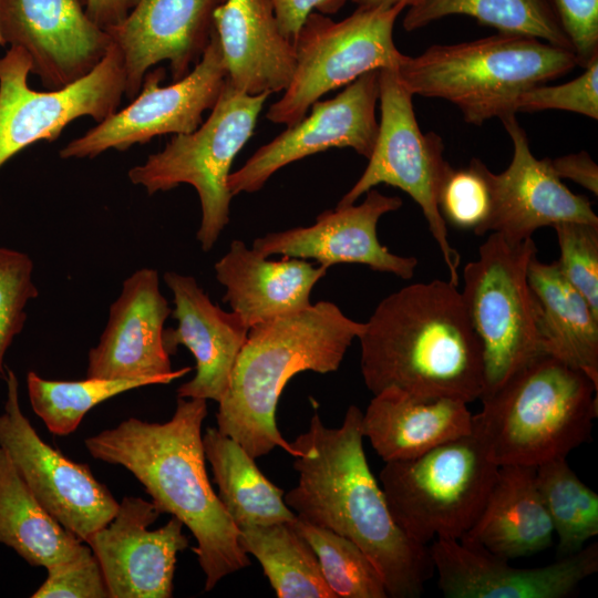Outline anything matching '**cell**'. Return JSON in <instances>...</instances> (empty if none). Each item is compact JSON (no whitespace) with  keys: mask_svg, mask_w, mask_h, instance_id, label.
<instances>
[{"mask_svg":"<svg viewBox=\"0 0 598 598\" xmlns=\"http://www.w3.org/2000/svg\"><path fill=\"white\" fill-rule=\"evenodd\" d=\"M173 293L175 329L164 330V346L174 354L179 346L195 358L196 374L177 389V398L219 402L229 384L238 354L249 328L235 311L212 302L192 276L167 271L163 276Z\"/></svg>","mask_w":598,"mask_h":598,"instance_id":"23","label":"cell"},{"mask_svg":"<svg viewBox=\"0 0 598 598\" xmlns=\"http://www.w3.org/2000/svg\"><path fill=\"white\" fill-rule=\"evenodd\" d=\"M553 228L559 246L556 262L561 274L598 315V224L564 221Z\"/></svg>","mask_w":598,"mask_h":598,"instance_id":"38","label":"cell"},{"mask_svg":"<svg viewBox=\"0 0 598 598\" xmlns=\"http://www.w3.org/2000/svg\"><path fill=\"white\" fill-rule=\"evenodd\" d=\"M412 99L395 70H379L381 120L377 142L364 172L337 206L354 204L379 184L409 194L422 209L448 269L450 281L457 286L461 256L448 240L446 221L439 207L442 185L453 167L444 157L442 137L435 132L421 131Z\"/></svg>","mask_w":598,"mask_h":598,"instance_id":"11","label":"cell"},{"mask_svg":"<svg viewBox=\"0 0 598 598\" xmlns=\"http://www.w3.org/2000/svg\"><path fill=\"white\" fill-rule=\"evenodd\" d=\"M172 309L159 289L158 272L134 271L111 305L97 344L89 351L86 378H156L164 384L192 368L173 370L164 346V324Z\"/></svg>","mask_w":598,"mask_h":598,"instance_id":"20","label":"cell"},{"mask_svg":"<svg viewBox=\"0 0 598 598\" xmlns=\"http://www.w3.org/2000/svg\"><path fill=\"white\" fill-rule=\"evenodd\" d=\"M536 254L533 238L512 244L489 233L478 248V257L463 269L461 293L483 354L484 389L480 400L544 353L537 302L527 277Z\"/></svg>","mask_w":598,"mask_h":598,"instance_id":"9","label":"cell"},{"mask_svg":"<svg viewBox=\"0 0 598 598\" xmlns=\"http://www.w3.org/2000/svg\"><path fill=\"white\" fill-rule=\"evenodd\" d=\"M578 66L598 59V0H551Z\"/></svg>","mask_w":598,"mask_h":598,"instance_id":"41","label":"cell"},{"mask_svg":"<svg viewBox=\"0 0 598 598\" xmlns=\"http://www.w3.org/2000/svg\"><path fill=\"white\" fill-rule=\"evenodd\" d=\"M0 32L49 90L89 74L113 44L87 16L86 0H0Z\"/></svg>","mask_w":598,"mask_h":598,"instance_id":"16","label":"cell"},{"mask_svg":"<svg viewBox=\"0 0 598 598\" xmlns=\"http://www.w3.org/2000/svg\"><path fill=\"white\" fill-rule=\"evenodd\" d=\"M0 45H1V47H4V45H6V43H4L3 39H2V35H1V32H0Z\"/></svg>","mask_w":598,"mask_h":598,"instance_id":"46","label":"cell"},{"mask_svg":"<svg viewBox=\"0 0 598 598\" xmlns=\"http://www.w3.org/2000/svg\"><path fill=\"white\" fill-rule=\"evenodd\" d=\"M348 0H270L279 29L292 44L307 19L312 12L322 14L337 13Z\"/></svg>","mask_w":598,"mask_h":598,"instance_id":"42","label":"cell"},{"mask_svg":"<svg viewBox=\"0 0 598 598\" xmlns=\"http://www.w3.org/2000/svg\"><path fill=\"white\" fill-rule=\"evenodd\" d=\"M38 295L32 259L25 252L0 247V378L6 352L24 327L27 305Z\"/></svg>","mask_w":598,"mask_h":598,"instance_id":"37","label":"cell"},{"mask_svg":"<svg viewBox=\"0 0 598 598\" xmlns=\"http://www.w3.org/2000/svg\"><path fill=\"white\" fill-rule=\"evenodd\" d=\"M429 550L446 598H564L598 570L597 543L535 568H516L460 539H434Z\"/></svg>","mask_w":598,"mask_h":598,"instance_id":"19","label":"cell"},{"mask_svg":"<svg viewBox=\"0 0 598 598\" xmlns=\"http://www.w3.org/2000/svg\"><path fill=\"white\" fill-rule=\"evenodd\" d=\"M206 416V400L177 398L169 421L130 417L85 439L84 445L94 458L132 473L162 514L178 518L190 530L205 591H210L250 560L206 472L202 435Z\"/></svg>","mask_w":598,"mask_h":598,"instance_id":"3","label":"cell"},{"mask_svg":"<svg viewBox=\"0 0 598 598\" xmlns=\"http://www.w3.org/2000/svg\"><path fill=\"white\" fill-rule=\"evenodd\" d=\"M486 169L478 158H473L464 168H452L439 196L444 220L458 229L473 230L477 236L491 213Z\"/></svg>","mask_w":598,"mask_h":598,"instance_id":"36","label":"cell"},{"mask_svg":"<svg viewBox=\"0 0 598 598\" xmlns=\"http://www.w3.org/2000/svg\"><path fill=\"white\" fill-rule=\"evenodd\" d=\"M47 569V578L32 598H110L101 565L84 543L72 558Z\"/></svg>","mask_w":598,"mask_h":598,"instance_id":"40","label":"cell"},{"mask_svg":"<svg viewBox=\"0 0 598 598\" xmlns=\"http://www.w3.org/2000/svg\"><path fill=\"white\" fill-rule=\"evenodd\" d=\"M468 403L417 399L395 389L374 394L362 413L361 430L385 462L417 457L473 430Z\"/></svg>","mask_w":598,"mask_h":598,"instance_id":"26","label":"cell"},{"mask_svg":"<svg viewBox=\"0 0 598 598\" xmlns=\"http://www.w3.org/2000/svg\"><path fill=\"white\" fill-rule=\"evenodd\" d=\"M527 277L537 302L543 352L581 370L598 385V315L556 261L534 256Z\"/></svg>","mask_w":598,"mask_h":598,"instance_id":"28","label":"cell"},{"mask_svg":"<svg viewBox=\"0 0 598 598\" xmlns=\"http://www.w3.org/2000/svg\"><path fill=\"white\" fill-rule=\"evenodd\" d=\"M361 374L374 395L471 403L484 389L483 354L463 297L450 280L411 283L374 309L361 334Z\"/></svg>","mask_w":598,"mask_h":598,"instance_id":"2","label":"cell"},{"mask_svg":"<svg viewBox=\"0 0 598 598\" xmlns=\"http://www.w3.org/2000/svg\"><path fill=\"white\" fill-rule=\"evenodd\" d=\"M140 0H86V13L103 30L122 22Z\"/></svg>","mask_w":598,"mask_h":598,"instance_id":"44","label":"cell"},{"mask_svg":"<svg viewBox=\"0 0 598 598\" xmlns=\"http://www.w3.org/2000/svg\"><path fill=\"white\" fill-rule=\"evenodd\" d=\"M378 101L379 70H374L346 85L334 97L315 102L309 115L287 126L229 174L230 194L256 193L278 169L329 148L349 147L369 158L379 132Z\"/></svg>","mask_w":598,"mask_h":598,"instance_id":"15","label":"cell"},{"mask_svg":"<svg viewBox=\"0 0 598 598\" xmlns=\"http://www.w3.org/2000/svg\"><path fill=\"white\" fill-rule=\"evenodd\" d=\"M292 524L315 551L336 598L389 597L379 571L357 544L298 517Z\"/></svg>","mask_w":598,"mask_h":598,"instance_id":"35","label":"cell"},{"mask_svg":"<svg viewBox=\"0 0 598 598\" xmlns=\"http://www.w3.org/2000/svg\"><path fill=\"white\" fill-rule=\"evenodd\" d=\"M454 14L472 17L498 33L536 38L573 52L551 0H421L408 8L403 28L414 31Z\"/></svg>","mask_w":598,"mask_h":598,"instance_id":"32","label":"cell"},{"mask_svg":"<svg viewBox=\"0 0 598 598\" xmlns=\"http://www.w3.org/2000/svg\"><path fill=\"white\" fill-rule=\"evenodd\" d=\"M513 143V157L499 174L488 168L491 213L480 236L497 233L512 244L523 243L543 227L564 221L598 224L591 203L574 194L555 174L550 158L537 159L515 113L499 118Z\"/></svg>","mask_w":598,"mask_h":598,"instance_id":"18","label":"cell"},{"mask_svg":"<svg viewBox=\"0 0 598 598\" xmlns=\"http://www.w3.org/2000/svg\"><path fill=\"white\" fill-rule=\"evenodd\" d=\"M29 73L31 62L22 49L10 47L0 58V168L33 143L55 141L79 117L104 121L125 92L124 63L114 43L89 74L61 89L35 91Z\"/></svg>","mask_w":598,"mask_h":598,"instance_id":"12","label":"cell"},{"mask_svg":"<svg viewBox=\"0 0 598 598\" xmlns=\"http://www.w3.org/2000/svg\"><path fill=\"white\" fill-rule=\"evenodd\" d=\"M225 0H140L127 17L106 30L122 54L125 92L133 100L144 75L168 61L173 82L202 59L215 29L214 13Z\"/></svg>","mask_w":598,"mask_h":598,"instance_id":"22","label":"cell"},{"mask_svg":"<svg viewBox=\"0 0 598 598\" xmlns=\"http://www.w3.org/2000/svg\"><path fill=\"white\" fill-rule=\"evenodd\" d=\"M555 174L560 178H568L587 190L598 194V166L585 151L550 158Z\"/></svg>","mask_w":598,"mask_h":598,"instance_id":"43","label":"cell"},{"mask_svg":"<svg viewBox=\"0 0 598 598\" xmlns=\"http://www.w3.org/2000/svg\"><path fill=\"white\" fill-rule=\"evenodd\" d=\"M162 513L151 501L125 496L114 517L85 542L97 558L110 598H169L177 554L188 547L176 517L148 527Z\"/></svg>","mask_w":598,"mask_h":598,"instance_id":"17","label":"cell"},{"mask_svg":"<svg viewBox=\"0 0 598 598\" xmlns=\"http://www.w3.org/2000/svg\"><path fill=\"white\" fill-rule=\"evenodd\" d=\"M327 269L288 256L269 260L238 239L215 264L216 278L226 288L223 301L249 329L309 308L311 290Z\"/></svg>","mask_w":598,"mask_h":598,"instance_id":"25","label":"cell"},{"mask_svg":"<svg viewBox=\"0 0 598 598\" xmlns=\"http://www.w3.org/2000/svg\"><path fill=\"white\" fill-rule=\"evenodd\" d=\"M405 8V2L391 7H358L341 21L312 11L293 43L292 79L282 96L269 106L267 118L291 126L326 93L370 71H396L405 54L394 44L393 28Z\"/></svg>","mask_w":598,"mask_h":598,"instance_id":"10","label":"cell"},{"mask_svg":"<svg viewBox=\"0 0 598 598\" xmlns=\"http://www.w3.org/2000/svg\"><path fill=\"white\" fill-rule=\"evenodd\" d=\"M597 390L585 372L543 353L482 399L473 431L498 466L567 458L590 440Z\"/></svg>","mask_w":598,"mask_h":598,"instance_id":"5","label":"cell"},{"mask_svg":"<svg viewBox=\"0 0 598 598\" xmlns=\"http://www.w3.org/2000/svg\"><path fill=\"white\" fill-rule=\"evenodd\" d=\"M536 481L559 554L578 553L598 534V494L576 475L566 457L538 465Z\"/></svg>","mask_w":598,"mask_h":598,"instance_id":"33","label":"cell"},{"mask_svg":"<svg viewBox=\"0 0 598 598\" xmlns=\"http://www.w3.org/2000/svg\"><path fill=\"white\" fill-rule=\"evenodd\" d=\"M362 203L337 206L317 216L308 227H295L256 238L252 249L264 257L282 255L315 259L329 268L339 264H360L379 272L411 279L417 259L399 256L383 246L377 235L379 219L402 206L398 196H386L371 188Z\"/></svg>","mask_w":598,"mask_h":598,"instance_id":"21","label":"cell"},{"mask_svg":"<svg viewBox=\"0 0 598 598\" xmlns=\"http://www.w3.org/2000/svg\"><path fill=\"white\" fill-rule=\"evenodd\" d=\"M0 543L44 568L72 558L84 544L38 501L1 447Z\"/></svg>","mask_w":598,"mask_h":598,"instance_id":"30","label":"cell"},{"mask_svg":"<svg viewBox=\"0 0 598 598\" xmlns=\"http://www.w3.org/2000/svg\"><path fill=\"white\" fill-rule=\"evenodd\" d=\"M514 113L560 110L598 118V59L585 68L578 78L564 84L547 83L520 93L514 102Z\"/></svg>","mask_w":598,"mask_h":598,"instance_id":"39","label":"cell"},{"mask_svg":"<svg viewBox=\"0 0 598 598\" xmlns=\"http://www.w3.org/2000/svg\"><path fill=\"white\" fill-rule=\"evenodd\" d=\"M358 7H391L399 2H405L406 7H412L419 3L421 0H351Z\"/></svg>","mask_w":598,"mask_h":598,"instance_id":"45","label":"cell"},{"mask_svg":"<svg viewBox=\"0 0 598 598\" xmlns=\"http://www.w3.org/2000/svg\"><path fill=\"white\" fill-rule=\"evenodd\" d=\"M576 66L569 50L536 38L497 33L434 44L416 56L405 55L396 73L413 96L445 100L461 111L466 123L482 125L514 113L520 93Z\"/></svg>","mask_w":598,"mask_h":598,"instance_id":"6","label":"cell"},{"mask_svg":"<svg viewBox=\"0 0 598 598\" xmlns=\"http://www.w3.org/2000/svg\"><path fill=\"white\" fill-rule=\"evenodd\" d=\"M363 328L364 322L348 318L330 301L251 327L218 402L217 429L254 458L275 447L295 456L276 422L286 384L303 371H337Z\"/></svg>","mask_w":598,"mask_h":598,"instance_id":"4","label":"cell"},{"mask_svg":"<svg viewBox=\"0 0 598 598\" xmlns=\"http://www.w3.org/2000/svg\"><path fill=\"white\" fill-rule=\"evenodd\" d=\"M292 522L239 528L240 546L259 561L278 598H336Z\"/></svg>","mask_w":598,"mask_h":598,"instance_id":"31","label":"cell"},{"mask_svg":"<svg viewBox=\"0 0 598 598\" xmlns=\"http://www.w3.org/2000/svg\"><path fill=\"white\" fill-rule=\"evenodd\" d=\"M227 81L249 95L283 92L295 68L270 0H225L214 13Z\"/></svg>","mask_w":598,"mask_h":598,"instance_id":"24","label":"cell"},{"mask_svg":"<svg viewBox=\"0 0 598 598\" xmlns=\"http://www.w3.org/2000/svg\"><path fill=\"white\" fill-rule=\"evenodd\" d=\"M270 93L249 95L227 80L210 114L194 132L174 135L166 146L128 171L132 184L152 195L181 184L199 197L202 219L196 238L210 250L229 223L228 176L234 158L254 133Z\"/></svg>","mask_w":598,"mask_h":598,"instance_id":"8","label":"cell"},{"mask_svg":"<svg viewBox=\"0 0 598 598\" xmlns=\"http://www.w3.org/2000/svg\"><path fill=\"white\" fill-rule=\"evenodd\" d=\"M4 379L7 399L0 414V447L38 501L85 543L114 517L118 503L86 464L73 462L39 436L21 410L16 373L8 369Z\"/></svg>","mask_w":598,"mask_h":598,"instance_id":"14","label":"cell"},{"mask_svg":"<svg viewBox=\"0 0 598 598\" xmlns=\"http://www.w3.org/2000/svg\"><path fill=\"white\" fill-rule=\"evenodd\" d=\"M553 535L536 467L502 465L480 516L460 540L509 560L543 551Z\"/></svg>","mask_w":598,"mask_h":598,"instance_id":"27","label":"cell"},{"mask_svg":"<svg viewBox=\"0 0 598 598\" xmlns=\"http://www.w3.org/2000/svg\"><path fill=\"white\" fill-rule=\"evenodd\" d=\"M362 412L350 405L339 427L318 412L293 442L298 483L285 496L298 518L357 544L379 571L389 597L417 598L433 575L426 545L394 520L364 453Z\"/></svg>","mask_w":598,"mask_h":598,"instance_id":"1","label":"cell"},{"mask_svg":"<svg viewBox=\"0 0 598 598\" xmlns=\"http://www.w3.org/2000/svg\"><path fill=\"white\" fill-rule=\"evenodd\" d=\"M497 471L472 430L417 457L385 462L380 482L396 524L426 545L464 536L480 516Z\"/></svg>","mask_w":598,"mask_h":598,"instance_id":"7","label":"cell"},{"mask_svg":"<svg viewBox=\"0 0 598 598\" xmlns=\"http://www.w3.org/2000/svg\"><path fill=\"white\" fill-rule=\"evenodd\" d=\"M203 445L218 486L217 495L238 529L296 519L283 491L262 474L256 458L238 442L217 427H208Z\"/></svg>","mask_w":598,"mask_h":598,"instance_id":"29","label":"cell"},{"mask_svg":"<svg viewBox=\"0 0 598 598\" xmlns=\"http://www.w3.org/2000/svg\"><path fill=\"white\" fill-rule=\"evenodd\" d=\"M165 69L148 70L131 103L69 142L61 158H94L107 150L126 151L164 134H187L203 123L227 80L216 30L199 62L182 80L161 86Z\"/></svg>","mask_w":598,"mask_h":598,"instance_id":"13","label":"cell"},{"mask_svg":"<svg viewBox=\"0 0 598 598\" xmlns=\"http://www.w3.org/2000/svg\"><path fill=\"white\" fill-rule=\"evenodd\" d=\"M164 384L156 378L48 380L34 371L27 374V390L34 413L54 435L74 432L84 415L97 404L137 388Z\"/></svg>","mask_w":598,"mask_h":598,"instance_id":"34","label":"cell"}]
</instances>
